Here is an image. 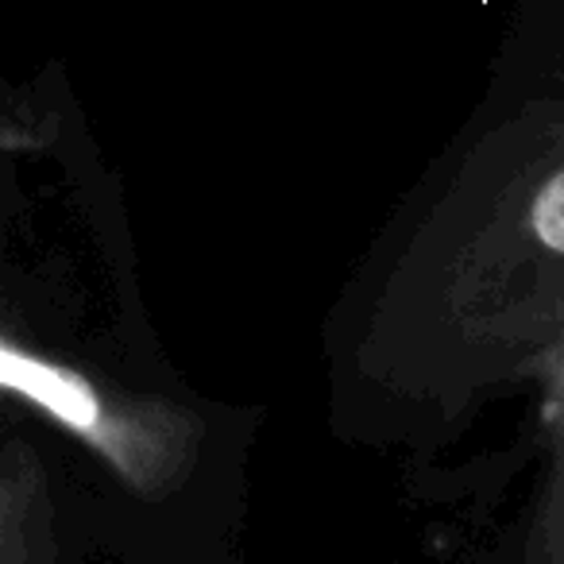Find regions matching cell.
I'll list each match as a JSON object with an SVG mask.
<instances>
[{
	"label": "cell",
	"instance_id": "cell-2",
	"mask_svg": "<svg viewBox=\"0 0 564 564\" xmlns=\"http://www.w3.org/2000/svg\"><path fill=\"white\" fill-rule=\"evenodd\" d=\"M530 228L549 251L564 256V171H556L538 189V197L530 205Z\"/></svg>",
	"mask_w": 564,
	"mask_h": 564
},
{
	"label": "cell",
	"instance_id": "cell-1",
	"mask_svg": "<svg viewBox=\"0 0 564 564\" xmlns=\"http://www.w3.org/2000/svg\"><path fill=\"white\" fill-rule=\"evenodd\" d=\"M0 383L9 394L32 402L58 430L86 441L101 460H109L140 491H151L166 471V441L159 433L151 437L143 417L117 414L112 402L82 371L28 352L17 340H4L0 345Z\"/></svg>",
	"mask_w": 564,
	"mask_h": 564
}]
</instances>
